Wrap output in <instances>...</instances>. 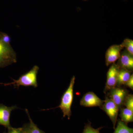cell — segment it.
Wrapping results in <instances>:
<instances>
[{"label":"cell","mask_w":133,"mask_h":133,"mask_svg":"<svg viewBox=\"0 0 133 133\" xmlns=\"http://www.w3.org/2000/svg\"><path fill=\"white\" fill-rule=\"evenodd\" d=\"M39 70V67L35 65L27 73L22 75L17 80L12 78L13 82L10 83H0V84L5 86L13 85L15 88H19L21 86L24 87L32 86L36 88L37 87V74Z\"/></svg>","instance_id":"obj_1"},{"label":"cell","mask_w":133,"mask_h":133,"mask_svg":"<svg viewBox=\"0 0 133 133\" xmlns=\"http://www.w3.org/2000/svg\"><path fill=\"white\" fill-rule=\"evenodd\" d=\"M75 79L76 78L74 76L72 78L69 87L62 96L59 105L57 107L51 109H53L59 108L63 114V117L67 116L68 119H70L71 115V108L73 101V90Z\"/></svg>","instance_id":"obj_2"},{"label":"cell","mask_w":133,"mask_h":133,"mask_svg":"<svg viewBox=\"0 0 133 133\" xmlns=\"http://www.w3.org/2000/svg\"><path fill=\"white\" fill-rule=\"evenodd\" d=\"M0 31V68H3L17 62L16 54L11 45L2 41Z\"/></svg>","instance_id":"obj_3"},{"label":"cell","mask_w":133,"mask_h":133,"mask_svg":"<svg viewBox=\"0 0 133 133\" xmlns=\"http://www.w3.org/2000/svg\"><path fill=\"white\" fill-rule=\"evenodd\" d=\"M100 108L104 111L109 116L113 124L114 129H115L119 109L118 107L108 97H106L104 103Z\"/></svg>","instance_id":"obj_4"},{"label":"cell","mask_w":133,"mask_h":133,"mask_svg":"<svg viewBox=\"0 0 133 133\" xmlns=\"http://www.w3.org/2000/svg\"><path fill=\"white\" fill-rule=\"evenodd\" d=\"M108 95L118 107L121 108L124 106L125 99L128 94V91L125 88L121 87L116 86L108 91Z\"/></svg>","instance_id":"obj_5"},{"label":"cell","mask_w":133,"mask_h":133,"mask_svg":"<svg viewBox=\"0 0 133 133\" xmlns=\"http://www.w3.org/2000/svg\"><path fill=\"white\" fill-rule=\"evenodd\" d=\"M120 68L118 65L113 63L107 72V79L104 92H107L117 86L118 74Z\"/></svg>","instance_id":"obj_6"},{"label":"cell","mask_w":133,"mask_h":133,"mask_svg":"<svg viewBox=\"0 0 133 133\" xmlns=\"http://www.w3.org/2000/svg\"><path fill=\"white\" fill-rule=\"evenodd\" d=\"M104 101L99 98L95 94L89 92L83 95L80 101V104L84 107H94L102 106Z\"/></svg>","instance_id":"obj_7"},{"label":"cell","mask_w":133,"mask_h":133,"mask_svg":"<svg viewBox=\"0 0 133 133\" xmlns=\"http://www.w3.org/2000/svg\"><path fill=\"white\" fill-rule=\"evenodd\" d=\"M123 48L124 47L121 44H114L108 48L105 54V63L107 66L114 63L119 59Z\"/></svg>","instance_id":"obj_8"},{"label":"cell","mask_w":133,"mask_h":133,"mask_svg":"<svg viewBox=\"0 0 133 133\" xmlns=\"http://www.w3.org/2000/svg\"><path fill=\"white\" fill-rule=\"evenodd\" d=\"M18 108L16 106L8 107L5 105L0 104V125L9 128L10 127V118L11 112Z\"/></svg>","instance_id":"obj_9"},{"label":"cell","mask_w":133,"mask_h":133,"mask_svg":"<svg viewBox=\"0 0 133 133\" xmlns=\"http://www.w3.org/2000/svg\"><path fill=\"white\" fill-rule=\"evenodd\" d=\"M118 61V66L120 68L127 69L132 71L133 69V55L126 50H124L121 53L120 56Z\"/></svg>","instance_id":"obj_10"},{"label":"cell","mask_w":133,"mask_h":133,"mask_svg":"<svg viewBox=\"0 0 133 133\" xmlns=\"http://www.w3.org/2000/svg\"><path fill=\"white\" fill-rule=\"evenodd\" d=\"M131 71L127 69L120 68L118 74L117 86H121L125 84L130 78L131 74Z\"/></svg>","instance_id":"obj_11"},{"label":"cell","mask_w":133,"mask_h":133,"mask_svg":"<svg viewBox=\"0 0 133 133\" xmlns=\"http://www.w3.org/2000/svg\"><path fill=\"white\" fill-rule=\"evenodd\" d=\"M25 111L28 116L30 122L28 124H24L22 127L24 131L28 133H45L38 128L37 126L32 121L28 109H25Z\"/></svg>","instance_id":"obj_12"},{"label":"cell","mask_w":133,"mask_h":133,"mask_svg":"<svg viewBox=\"0 0 133 133\" xmlns=\"http://www.w3.org/2000/svg\"><path fill=\"white\" fill-rule=\"evenodd\" d=\"M121 120L126 125H127L129 122L133 121V111L130 109L124 107L120 108V114L119 115Z\"/></svg>","instance_id":"obj_13"},{"label":"cell","mask_w":133,"mask_h":133,"mask_svg":"<svg viewBox=\"0 0 133 133\" xmlns=\"http://www.w3.org/2000/svg\"><path fill=\"white\" fill-rule=\"evenodd\" d=\"M115 129L114 133H133V129L128 127L120 119L118 120L117 127Z\"/></svg>","instance_id":"obj_14"},{"label":"cell","mask_w":133,"mask_h":133,"mask_svg":"<svg viewBox=\"0 0 133 133\" xmlns=\"http://www.w3.org/2000/svg\"><path fill=\"white\" fill-rule=\"evenodd\" d=\"M121 45L131 55H133V41L129 38H125L123 41Z\"/></svg>","instance_id":"obj_15"},{"label":"cell","mask_w":133,"mask_h":133,"mask_svg":"<svg viewBox=\"0 0 133 133\" xmlns=\"http://www.w3.org/2000/svg\"><path fill=\"white\" fill-rule=\"evenodd\" d=\"M126 107V108L130 109L133 111V95L132 94H128L125 99L124 103V106Z\"/></svg>","instance_id":"obj_16"},{"label":"cell","mask_w":133,"mask_h":133,"mask_svg":"<svg viewBox=\"0 0 133 133\" xmlns=\"http://www.w3.org/2000/svg\"><path fill=\"white\" fill-rule=\"evenodd\" d=\"M102 128L101 127L95 129L93 128L91 125V123L89 122L88 124H86L82 133H100L99 131Z\"/></svg>","instance_id":"obj_17"},{"label":"cell","mask_w":133,"mask_h":133,"mask_svg":"<svg viewBox=\"0 0 133 133\" xmlns=\"http://www.w3.org/2000/svg\"><path fill=\"white\" fill-rule=\"evenodd\" d=\"M1 38L2 41L5 44L8 45H10L11 38L7 34L1 32Z\"/></svg>","instance_id":"obj_18"},{"label":"cell","mask_w":133,"mask_h":133,"mask_svg":"<svg viewBox=\"0 0 133 133\" xmlns=\"http://www.w3.org/2000/svg\"><path fill=\"white\" fill-rule=\"evenodd\" d=\"M7 133H24V131L23 127L15 128L10 127L8 128Z\"/></svg>","instance_id":"obj_19"},{"label":"cell","mask_w":133,"mask_h":133,"mask_svg":"<svg viewBox=\"0 0 133 133\" xmlns=\"http://www.w3.org/2000/svg\"><path fill=\"white\" fill-rule=\"evenodd\" d=\"M124 85L131 88L132 90H133V75H131L130 78L128 81Z\"/></svg>","instance_id":"obj_20"},{"label":"cell","mask_w":133,"mask_h":133,"mask_svg":"<svg viewBox=\"0 0 133 133\" xmlns=\"http://www.w3.org/2000/svg\"><path fill=\"white\" fill-rule=\"evenodd\" d=\"M24 133H28V132H26V131H24Z\"/></svg>","instance_id":"obj_21"},{"label":"cell","mask_w":133,"mask_h":133,"mask_svg":"<svg viewBox=\"0 0 133 133\" xmlns=\"http://www.w3.org/2000/svg\"><path fill=\"white\" fill-rule=\"evenodd\" d=\"M3 133H6V132H3Z\"/></svg>","instance_id":"obj_22"}]
</instances>
